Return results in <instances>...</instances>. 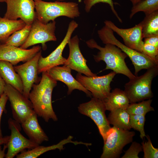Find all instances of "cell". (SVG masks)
<instances>
[{"label":"cell","instance_id":"37","mask_svg":"<svg viewBox=\"0 0 158 158\" xmlns=\"http://www.w3.org/2000/svg\"><path fill=\"white\" fill-rule=\"evenodd\" d=\"M10 136H6L0 138V145L6 144L9 141Z\"/></svg>","mask_w":158,"mask_h":158},{"label":"cell","instance_id":"32","mask_svg":"<svg viewBox=\"0 0 158 158\" xmlns=\"http://www.w3.org/2000/svg\"><path fill=\"white\" fill-rule=\"evenodd\" d=\"M142 151V145L136 142H133L129 148L125 152L122 158H139V153Z\"/></svg>","mask_w":158,"mask_h":158},{"label":"cell","instance_id":"21","mask_svg":"<svg viewBox=\"0 0 158 158\" xmlns=\"http://www.w3.org/2000/svg\"><path fill=\"white\" fill-rule=\"evenodd\" d=\"M13 66L8 61L0 60V76L6 84L11 85L22 94L23 86L22 81Z\"/></svg>","mask_w":158,"mask_h":158},{"label":"cell","instance_id":"23","mask_svg":"<svg viewBox=\"0 0 158 158\" xmlns=\"http://www.w3.org/2000/svg\"><path fill=\"white\" fill-rule=\"evenodd\" d=\"M26 25L21 19L11 20L0 17V42L4 43L15 32Z\"/></svg>","mask_w":158,"mask_h":158},{"label":"cell","instance_id":"12","mask_svg":"<svg viewBox=\"0 0 158 158\" xmlns=\"http://www.w3.org/2000/svg\"><path fill=\"white\" fill-rule=\"evenodd\" d=\"M78 24L73 20L69 23L66 35L59 45L49 55L45 57L40 56L38 65V73L40 74L60 65H64L66 59L62 55L63 51L71 37Z\"/></svg>","mask_w":158,"mask_h":158},{"label":"cell","instance_id":"36","mask_svg":"<svg viewBox=\"0 0 158 158\" xmlns=\"http://www.w3.org/2000/svg\"><path fill=\"white\" fill-rule=\"evenodd\" d=\"M6 83L0 76V97L4 92V88Z\"/></svg>","mask_w":158,"mask_h":158},{"label":"cell","instance_id":"42","mask_svg":"<svg viewBox=\"0 0 158 158\" xmlns=\"http://www.w3.org/2000/svg\"></svg>","mask_w":158,"mask_h":158},{"label":"cell","instance_id":"8","mask_svg":"<svg viewBox=\"0 0 158 158\" xmlns=\"http://www.w3.org/2000/svg\"><path fill=\"white\" fill-rule=\"evenodd\" d=\"M4 92L9 100L13 118L21 124L35 112L32 102L11 85L6 84Z\"/></svg>","mask_w":158,"mask_h":158},{"label":"cell","instance_id":"10","mask_svg":"<svg viewBox=\"0 0 158 158\" xmlns=\"http://www.w3.org/2000/svg\"><path fill=\"white\" fill-rule=\"evenodd\" d=\"M116 74L113 71L102 76L89 77L78 73L76 79L91 93L93 97L103 100L110 92V84Z\"/></svg>","mask_w":158,"mask_h":158},{"label":"cell","instance_id":"22","mask_svg":"<svg viewBox=\"0 0 158 158\" xmlns=\"http://www.w3.org/2000/svg\"><path fill=\"white\" fill-rule=\"evenodd\" d=\"M106 110L121 109L126 110L130 104L124 91L116 88L110 92L103 100Z\"/></svg>","mask_w":158,"mask_h":158},{"label":"cell","instance_id":"9","mask_svg":"<svg viewBox=\"0 0 158 158\" xmlns=\"http://www.w3.org/2000/svg\"><path fill=\"white\" fill-rule=\"evenodd\" d=\"M56 24L55 20L44 24L36 18L31 25V30L26 41L20 47L26 49L31 46L41 44L43 49H45V43L47 42L57 40L55 33Z\"/></svg>","mask_w":158,"mask_h":158},{"label":"cell","instance_id":"1","mask_svg":"<svg viewBox=\"0 0 158 158\" xmlns=\"http://www.w3.org/2000/svg\"><path fill=\"white\" fill-rule=\"evenodd\" d=\"M57 85V81L51 77L47 71L43 72L40 83L33 85L29 94L28 98L34 111L46 122L50 119L55 121L58 119L51 102L52 91Z\"/></svg>","mask_w":158,"mask_h":158},{"label":"cell","instance_id":"13","mask_svg":"<svg viewBox=\"0 0 158 158\" xmlns=\"http://www.w3.org/2000/svg\"><path fill=\"white\" fill-rule=\"evenodd\" d=\"M20 123L11 118L8 121L11 135L6 145L8 150L5 158H13L20 152L26 149H31L39 145L24 136L20 133Z\"/></svg>","mask_w":158,"mask_h":158},{"label":"cell","instance_id":"4","mask_svg":"<svg viewBox=\"0 0 158 158\" xmlns=\"http://www.w3.org/2000/svg\"><path fill=\"white\" fill-rule=\"evenodd\" d=\"M97 33L103 43H110L116 45L129 57L134 66L135 76H137L138 73L142 69H148L158 66V61L121 43L115 36L113 30L106 25L99 30Z\"/></svg>","mask_w":158,"mask_h":158},{"label":"cell","instance_id":"3","mask_svg":"<svg viewBox=\"0 0 158 158\" xmlns=\"http://www.w3.org/2000/svg\"><path fill=\"white\" fill-rule=\"evenodd\" d=\"M34 1L36 18L44 24L54 20L59 16L74 18L80 15L78 5L75 2Z\"/></svg>","mask_w":158,"mask_h":158},{"label":"cell","instance_id":"35","mask_svg":"<svg viewBox=\"0 0 158 158\" xmlns=\"http://www.w3.org/2000/svg\"><path fill=\"white\" fill-rule=\"evenodd\" d=\"M144 38V43L149 44L158 48V35L151 36Z\"/></svg>","mask_w":158,"mask_h":158},{"label":"cell","instance_id":"11","mask_svg":"<svg viewBox=\"0 0 158 158\" xmlns=\"http://www.w3.org/2000/svg\"><path fill=\"white\" fill-rule=\"evenodd\" d=\"M7 10L4 18L11 20L19 18L31 25L36 19L34 0H5Z\"/></svg>","mask_w":158,"mask_h":158},{"label":"cell","instance_id":"15","mask_svg":"<svg viewBox=\"0 0 158 158\" xmlns=\"http://www.w3.org/2000/svg\"><path fill=\"white\" fill-rule=\"evenodd\" d=\"M104 23L122 38L125 45L142 53L144 43L140 23L132 28L127 29L119 28L110 20H105Z\"/></svg>","mask_w":158,"mask_h":158},{"label":"cell","instance_id":"19","mask_svg":"<svg viewBox=\"0 0 158 158\" xmlns=\"http://www.w3.org/2000/svg\"><path fill=\"white\" fill-rule=\"evenodd\" d=\"M37 115L35 112L21 124V126L29 139L40 145L43 142L49 141V138L38 122Z\"/></svg>","mask_w":158,"mask_h":158},{"label":"cell","instance_id":"6","mask_svg":"<svg viewBox=\"0 0 158 158\" xmlns=\"http://www.w3.org/2000/svg\"><path fill=\"white\" fill-rule=\"evenodd\" d=\"M135 135L134 131L125 130L113 126L107 133L101 158L120 157L124 147L132 142Z\"/></svg>","mask_w":158,"mask_h":158},{"label":"cell","instance_id":"28","mask_svg":"<svg viewBox=\"0 0 158 158\" xmlns=\"http://www.w3.org/2000/svg\"><path fill=\"white\" fill-rule=\"evenodd\" d=\"M152 100L151 99L144 100L138 103H130L126 109V111L131 115H138L145 116L148 112L154 111L151 104Z\"/></svg>","mask_w":158,"mask_h":158},{"label":"cell","instance_id":"24","mask_svg":"<svg viewBox=\"0 0 158 158\" xmlns=\"http://www.w3.org/2000/svg\"><path fill=\"white\" fill-rule=\"evenodd\" d=\"M110 111L107 118L110 124L124 130L130 129V115L126 110L118 109Z\"/></svg>","mask_w":158,"mask_h":158},{"label":"cell","instance_id":"16","mask_svg":"<svg viewBox=\"0 0 158 158\" xmlns=\"http://www.w3.org/2000/svg\"><path fill=\"white\" fill-rule=\"evenodd\" d=\"M79 43L77 35L70 39L68 43L69 55L64 65L87 76H97V74L93 73L87 66V60L81 52Z\"/></svg>","mask_w":158,"mask_h":158},{"label":"cell","instance_id":"38","mask_svg":"<svg viewBox=\"0 0 158 158\" xmlns=\"http://www.w3.org/2000/svg\"><path fill=\"white\" fill-rule=\"evenodd\" d=\"M4 147L2 149L1 145H0V158L5 157L6 154L5 152L6 149L7 148V146L6 144H4Z\"/></svg>","mask_w":158,"mask_h":158},{"label":"cell","instance_id":"40","mask_svg":"<svg viewBox=\"0 0 158 158\" xmlns=\"http://www.w3.org/2000/svg\"><path fill=\"white\" fill-rule=\"evenodd\" d=\"M5 2V0H0V2Z\"/></svg>","mask_w":158,"mask_h":158},{"label":"cell","instance_id":"25","mask_svg":"<svg viewBox=\"0 0 158 158\" xmlns=\"http://www.w3.org/2000/svg\"><path fill=\"white\" fill-rule=\"evenodd\" d=\"M145 15L140 22L143 38L158 35V10Z\"/></svg>","mask_w":158,"mask_h":158},{"label":"cell","instance_id":"29","mask_svg":"<svg viewBox=\"0 0 158 158\" xmlns=\"http://www.w3.org/2000/svg\"><path fill=\"white\" fill-rule=\"evenodd\" d=\"M145 121V116L130 115V125L131 128L140 132V138L142 140L146 136L144 129Z\"/></svg>","mask_w":158,"mask_h":158},{"label":"cell","instance_id":"31","mask_svg":"<svg viewBox=\"0 0 158 158\" xmlns=\"http://www.w3.org/2000/svg\"><path fill=\"white\" fill-rule=\"evenodd\" d=\"M85 10L86 12H89L92 7L95 4L99 3H106L108 4L110 7L111 9L118 20L121 23H122V20L118 16L114 7L112 0H84Z\"/></svg>","mask_w":158,"mask_h":158},{"label":"cell","instance_id":"30","mask_svg":"<svg viewBox=\"0 0 158 158\" xmlns=\"http://www.w3.org/2000/svg\"><path fill=\"white\" fill-rule=\"evenodd\" d=\"M146 137L148 141L141 143L142 151L144 152V158H157L158 149L154 147L152 145L149 136Z\"/></svg>","mask_w":158,"mask_h":158},{"label":"cell","instance_id":"33","mask_svg":"<svg viewBox=\"0 0 158 158\" xmlns=\"http://www.w3.org/2000/svg\"><path fill=\"white\" fill-rule=\"evenodd\" d=\"M142 53L158 61V48L152 45L144 43L142 49Z\"/></svg>","mask_w":158,"mask_h":158},{"label":"cell","instance_id":"39","mask_svg":"<svg viewBox=\"0 0 158 158\" xmlns=\"http://www.w3.org/2000/svg\"><path fill=\"white\" fill-rule=\"evenodd\" d=\"M130 0L132 2L133 5H134L142 0Z\"/></svg>","mask_w":158,"mask_h":158},{"label":"cell","instance_id":"2","mask_svg":"<svg viewBox=\"0 0 158 158\" xmlns=\"http://www.w3.org/2000/svg\"><path fill=\"white\" fill-rule=\"evenodd\" d=\"M86 43L90 48H95L99 50L97 55H94V58L97 62L102 61L105 63L106 66L104 70H112L116 74L126 75L129 79L135 77L129 69L125 61L128 56L119 48L110 43L105 44L104 47H101L92 39L87 41Z\"/></svg>","mask_w":158,"mask_h":158},{"label":"cell","instance_id":"41","mask_svg":"<svg viewBox=\"0 0 158 158\" xmlns=\"http://www.w3.org/2000/svg\"><path fill=\"white\" fill-rule=\"evenodd\" d=\"M57 1H63L65 0H57Z\"/></svg>","mask_w":158,"mask_h":158},{"label":"cell","instance_id":"5","mask_svg":"<svg viewBox=\"0 0 158 158\" xmlns=\"http://www.w3.org/2000/svg\"><path fill=\"white\" fill-rule=\"evenodd\" d=\"M158 74V66L147 69L143 74L135 77L126 83L124 90L130 103L151 99L153 97L151 85Z\"/></svg>","mask_w":158,"mask_h":158},{"label":"cell","instance_id":"34","mask_svg":"<svg viewBox=\"0 0 158 158\" xmlns=\"http://www.w3.org/2000/svg\"><path fill=\"white\" fill-rule=\"evenodd\" d=\"M8 100V97L4 92L0 97V138L3 137L1 128V119L2 114L5 109L6 104Z\"/></svg>","mask_w":158,"mask_h":158},{"label":"cell","instance_id":"27","mask_svg":"<svg viewBox=\"0 0 158 158\" xmlns=\"http://www.w3.org/2000/svg\"><path fill=\"white\" fill-rule=\"evenodd\" d=\"M158 10V0H142L133 5L130 15L131 18L137 13L143 12L147 15Z\"/></svg>","mask_w":158,"mask_h":158},{"label":"cell","instance_id":"14","mask_svg":"<svg viewBox=\"0 0 158 158\" xmlns=\"http://www.w3.org/2000/svg\"><path fill=\"white\" fill-rule=\"evenodd\" d=\"M41 55V50L30 59L23 64L14 66L15 71L22 81L23 86L22 94L28 98L33 85L37 82L38 79V62Z\"/></svg>","mask_w":158,"mask_h":158},{"label":"cell","instance_id":"17","mask_svg":"<svg viewBox=\"0 0 158 158\" xmlns=\"http://www.w3.org/2000/svg\"><path fill=\"white\" fill-rule=\"evenodd\" d=\"M41 49L39 45L34 46L29 49H24L0 42V60L8 61L15 66L20 62L25 63L30 59Z\"/></svg>","mask_w":158,"mask_h":158},{"label":"cell","instance_id":"7","mask_svg":"<svg viewBox=\"0 0 158 158\" xmlns=\"http://www.w3.org/2000/svg\"><path fill=\"white\" fill-rule=\"evenodd\" d=\"M78 110L80 113L93 121L104 141L107 133L111 127L106 115V110L103 100L93 97L90 101L80 104Z\"/></svg>","mask_w":158,"mask_h":158},{"label":"cell","instance_id":"26","mask_svg":"<svg viewBox=\"0 0 158 158\" xmlns=\"http://www.w3.org/2000/svg\"><path fill=\"white\" fill-rule=\"evenodd\" d=\"M31 27V25L26 24L23 28L13 32L3 43L6 45L20 47L28 38Z\"/></svg>","mask_w":158,"mask_h":158},{"label":"cell","instance_id":"20","mask_svg":"<svg viewBox=\"0 0 158 158\" xmlns=\"http://www.w3.org/2000/svg\"><path fill=\"white\" fill-rule=\"evenodd\" d=\"M73 137L69 135L67 138L65 139L57 144L48 146H40V145L27 150H24L20 152L19 154H17L16 156L17 158H36L43 154L48 151L59 149L60 151L64 149V145L68 143H72L75 145L78 144H83L88 146L89 143L83 142L78 141H73Z\"/></svg>","mask_w":158,"mask_h":158},{"label":"cell","instance_id":"18","mask_svg":"<svg viewBox=\"0 0 158 158\" xmlns=\"http://www.w3.org/2000/svg\"><path fill=\"white\" fill-rule=\"evenodd\" d=\"M71 70L70 68L63 65L62 66L54 67L47 72L52 78L57 81L62 82L67 86L68 95L70 94L73 90L77 89L83 92L87 96L91 97V93L73 76Z\"/></svg>","mask_w":158,"mask_h":158}]
</instances>
